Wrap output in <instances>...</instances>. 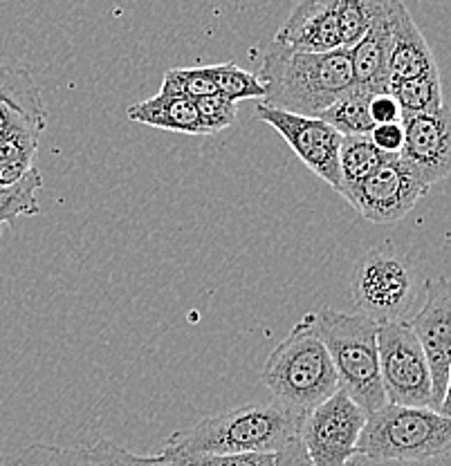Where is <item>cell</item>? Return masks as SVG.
Returning <instances> with one entry per match:
<instances>
[{"label": "cell", "instance_id": "cell-34", "mask_svg": "<svg viewBox=\"0 0 451 466\" xmlns=\"http://www.w3.org/2000/svg\"><path fill=\"white\" fill-rule=\"evenodd\" d=\"M346 466H362L360 464V458H355V460H351V462H348Z\"/></svg>", "mask_w": 451, "mask_h": 466}, {"label": "cell", "instance_id": "cell-3", "mask_svg": "<svg viewBox=\"0 0 451 466\" xmlns=\"http://www.w3.org/2000/svg\"><path fill=\"white\" fill-rule=\"evenodd\" d=\"M261 379L272 400L297 415L299 421L342 390L331 354L317 329V314H305L272 350Z\"/></svg>", "mask_w": 451, "mask_h": 466}, {"label": "cell", "instance_id": "cell-21", "mask_svg": "<svg viewBox=\"0 0 451 466\" xmlns=\"http://www.w3.org/2000/svg\"><path fill=\"white\" fill-rule=\"evenodd\" d=\"M389 92L395 96L397 104H400L402 115L434 113V110L445 106L440 72L415 76V79L395 81V84H391Z\"/></svg>", "mask_w": 451, "mask_h": 466}, {"label": "cell", "instance_id": "cell-35", "mask_svg": "<svg viewBox=\"0 0 451 466\" xmlns=\"http://www.w3.org/2000/svg\"><path fill=\"white\" fill-rule=\"evenodd\" d=\"M0 466H3V460H0Z\"/></svg>", "mask_w": 451, "mask_h": 466}, {"label": "cell", "instance_id": "cell-32", "mask_svg": "<svg viewBox=\"0 0 451 466\" xmlns=\"http://www.w3.org/2000/svg\"><path fill=\"white\" fill-rule=\"evenodd\" d=\"M438 412L445 417H451V363L447 370V388H445V395H443V401H440Z\"/></svg>", "mask_w": 451, "mask_h": 466}, {"label": "cell", "instance_id": "cell-2", "mask_svg": "<svg viewBox=\"0 0 451 466\" xmlns=\"http://www.w3.org/2000/svg\"><path fill=\"white\" fill-rule=\"evenodd\" d=\"M294 437H299L297 415L276 401H254L205 417L191 429L173 433L159 455L176 462L191 455L279 453Z\"/></svg>", "mask_w": 451, "mask_h": 466}, {"label": "cell", "instance_id": "cell-30", "mask_svg": "<svg viewBox=\"0 0 451 466\" xmlns=\"http://www.w3.org/2000/svg\"><path fill=\"white\" fill-rule=\"evenodd\" d=\"M276 466H313L301 437H294L276 453Z\"/></svg>", "mask_w": 451, "mask_h": 466}, {"label": "cell", "instance_id": "cell-33", "mask_svg": "<svg viewBox=\"0 0 451 466\" xmlns=\"http://www.w3.org/2000/svg\"><path fill=\"white\" fill-rule=\"evenodd\" d=\"M3 466H36V464H34L32 460L27 458L26 451H21V453L14 455V458L9 460V462H3Z\"/></svg>", "mask_w": 451, "mask_h": 466}, {"label": "cell", "instance_id": "cell-7", "mask_svg": "<svg viewBox=\"0 0 451 466\" xmlns=\"http://www.w3.org/2000/svg\"><path fill=\"white\" fill-rule=\"evenodd\" d=\"M377 350L386 404L434 408L431 368L409 320L382 323L377 328Z\"/></svg>", "mask_w": 451, "mask_h": 466}, {"label": "cell", "instance_id": "cell-5", "mask_svg": "<svg viewBox=\"0 0 451 466\" xmlns=\"http://www.w3.org/2000/svg\"><path fill=\"white\" fill-rule=\"evenodd\" d=\"M357 455L373 462H426L451 455V417L434 408L386 404L371 412Z\"/></svg>", "mask_w": 451, "mask_h": 466}, {"label": "cell", "instance_id": "cell-28", "mask_svg": "<svg viewBox=\"0 0 451 466\" xmlns=\"http://www.w3.org/2000/svg\"><path fill=\"white\" fill-rule=\"evenodd\" d=\"M368 113H371L373 126L400 124L402 121V108L391 92H377V95H373L371 104H368Z\"/></svg>", "mask_w": 451, "mask_h": 466}, {"label": "cell", "instance_id": "cell-24", "mask_svg": "<svg viewBox=\"0 0 451 466\" xmlns=\"http://www.w3.org/2000/svg\"><path fill=\"white\" fill-rule=\"evenodd\" d=\"M159 92L198 101L218 90L211 79L210 67H173V70H169L167 75H164Z\"/></svg>", "mask_w": 451, "mask_h": 466}, {"label": "cell", "instance_id": "cell-26", "mask_svg": "<svg viewBox=\"0 0 451 466\" xmlns=\"http://www.w3.org/2000/svg\"><path fill=\"white\" fill-rule=\"evenodd\" d=\"M196 108L207 135H216L220 130L231 128L236 121V104L227 99V96H222L220 92H213L210 96L198 99Z\"/></svg>", "mask_w": 451, "mask_h": 466}, {"label": "cell", "instance_id": "cell-31", "mask_svg": "<svg viewBox=\"0 0 451 466\" xmlns=\"http://www.w3.org/2000/svg\"><path fill=\"white\" fill-rule=\"evenodd\" d=\"M121 462L124 466H178L171 460H167L164 455H133L126 449H121Z\"/></svg>", "mask_w": 451, "mask_h": 466}, {"label": "cell", "instance_id": "cell-25", "mask_svg": "<svg viewBox=\"0 0 451 466\" xmlns=\"http://www.w3.org/2000/svg\"><path fill=\"white\" fill-rule=\"evenodd\" d=\"M373 12H375V0H339L337 21L342 47L353 50L366 36Z\"/></svg>", "mask_w": 451, "mask_h": 466}, {"label": "cell", "instance_id": "cell-11", "mask_svg": "<svg viewBox=\"0 0 451 466\" xmlns=\"http://www.w3.org/2000/svg\"><path fill=\"white\" fill-rule=\"evenodd\" d=\"M425 303L409 320L418 337L434 381V410H438L447 388L451 363V276L425 280Z\"/></svg>", "mask_w": 451, "mask_h": 466}, {"label": "cell", "instance_id": "cell-8", "mask_svg": "<svg viewBox=\"0 0 451 466\" xmlns=\"http://www.w3.org/2000/svg\"><path fill=\"white\" fill-rule=\"evenodd\" d=\"M368 412L343 390L319 404L299 421V437L313 466H346L357 455V444Z\"/></svg>", "mask_w": 451, "mask_h": 466}, {"label": "cell", "instance_id": "cell-16", "mask_svg": "<svg viewBox=\"0 0 451 466\" xmlns=\"http://www.w3.org/2000/svg\"><path fill=\"white\" fill-rule=\"evenodd\" d=\"M126 115L135 124L150 126V128L173 130V133L184 135H207L202 128L200 115H198L196 101L164 95V92H158L147 101L133 104Z\"/></svg>", "mask_w": 451, "mask_h": 466}, {"label": "cell", "instance_id": "cell-19", "mask_svg": "<svg viewBox=\"0 0 451 466\" xmlns=\"http://www.w3.org/2000/svg\"><path fill=\"white\" fill-rule=\"evenodd\" d=\"M391 155L382 153L368 135H355V137H343L339 148V175H342V191L339 196H346L351 188L371 177Z\"/></svg>", "mask_w": 451, "mask_h": 466}, {"label": "cell", "instance_id": "cell-17", "mask_svg": "<svg viewBox=\"0 0 451 466\" xmlns=\"http://www.w3.org/2000/svg\"><path fill=\"white\" fill-rule=\"evenodd\" d=\"M38 133L26 119L14 121L0 133V187H12L34 168Z\"/></svg>", "mask_w": 451, "mask_h": 466}, {"label": "cell", "instance_id": "cell-4", "mask_svg": "<svg viewBox=\"0 0 451 466\" xmlns=\"http://www.w3.org/2000/svg\"><path fill=\"white\" fill-rule=\"evenodd\" d=\"M317 314V329L326 343L337 372L339 388L371 412L386 406L384 383L380 370V350H377V328L380 325L364 314H348L323 308Z\"/></svg>", "mask_w": 451, "mask_h": 466}, {"label": "cell", "instance_id": "cell-22", "mask_svg": "<svg viewBox=\"0 0 451 466\" xmlns=\"http://www.w3.org/2000/svg\"><path fill=\"white\" fill-rule=\"evenodd\" d=\"M43 188V175L34 167L23 179L12 187H0V233L14 225L16 218L36 216L41 211L38 191Z\"/></svg>", "mask_w": 451, "mask_h": 466}, {"label": "cell", "instance_id": "cell-13", "mask_svg": "<svg viewBox=\"0 0 451 466\" xmlns=\"http://www.w3.org/2000/svg\"><path fill=\"white\" fill-rule=\"evenodd\" d=\"M339 0H301L276 32L274 43L297 52H333L342 47Z\"/></svg>", "mask_w": 451, "mask_h": 466}, {"label": "cell", "instance_id": "cell-29", "mask_svg": "<svg viewBox=\"0 0 451 466\" xmlns=\"http://www.w3.org/2000/svg\"><path fill=\"white\" fill-rule=\"evenodd\" d=\"M371 142L386 155H400L402 146H405V126L400 124H384V126H373L371 130Z\"/></svg>", "mask_w": 451, "mask_h": 466}, {"label": "cell", "instance_id": "cell-12", "mask_svg": "<svg viewBox=\"0 0 451 466\" xmlns=\"http://www.w3.org/2000/svg\"><path fill=\"white\" fill-rule=\"evenodd\" d=\"M405 146L400 157L422 184L440 182L451 175V108L447 104L434 113L402 115Z\"/></svg>", "mask_w": 451, "mask_h": 466}, {"label": "cell", "instance_id": "cell-15", "mask_svg": "<svg viewBox=\"0 0 451 466\" xmlns=\"http://www.w3.org/2000/svg\"><path fill=\"white\" fill-rule=\"evenodd\" d=\"M431 72H438L434 52L411 18L409 9L405 7L402 0H397L395 9H393V43L389 55L391 84L431 75Z\"/></svg>", "mask_w": 451, "mask_h": 466}, {"label": "cell", "instance_id": "cell-27", "mask_svg": "<svg viewBox=\"0 0 451 466\" xmlns=\"http://www.w3.org/2000/svg\"><path fill=\"white\" fill-rule=\"evenodd\" d=\"M178 466H276V453H236V455H191L176 460Z\"/></svg>", "mask_w": 451, "mask_h": 466}, {"label": "cell", "instance_id": "cell-20", "mask_svg": "<svg viewBox=\"0 0 451 466\" xmlns=\"http://www.w3.org/2000/svg\"><path fill=\"white\" fill-rule=\"evenodd\" d=\"M371 92L362 90V87L353 86L346 95L339 96L337 101L328 110L319 115V119L333 126L342 137H355V135H371L373 119L368 113V104H371Z\"/></svg>", "mask_w": 451, "mask_h": 466}, {"label": "cell", "instance_id": "cell-1", "mask_svg": "<svg viewBox=\"0 0 451 466\" xmlns=\"http://www.w3.org/2000/svg\"><path fill=\"white\" fill-rule=\"evenodd\" d=\"M265 84L261 104L285 113L319 116L355 86L351 50L297 52L272 43L259 70Z\"/></svg>", "mask_w": 451, "mask_h": 466}, {"label": "cell", "instance_id": "cell-18", "mask_svg": "<svg viewBox=\"0 0 451 466\" xmlns=\"http://www.w3.org/2000/svg\"><path fill=\"white\" fill-rule=\"evenodd\" d=\"M0 106L27 119L36 130H46L47 110L32 75L21 67L0 66Z\"/></svg>", "mask_w": 451, "mask_h": 466}, {"label": "cell", "instance_id": "cell-23", "mask_svg": "<svg viewBox=\"0 0 451 466\" xmlns=\"http://www.w3.org/2000/svg\"><path fill=\"white\" fill-rule=\"evenodd\" d=\"M210 70L216 90L234 104L245 99H265V84L254 72L242 70L236 63H218L210 66Z\"/></svg>", "mask_w": 451, "mask_h": 466}, {"label": "cell", "instance_id": "cell-14", "mask_svg": "<svg viewBox=\"0 0 451 466\" xmlns=\"http://www.w3.org/2000/svg\"><path fill=\"white\" fill-rule=\"evenodd\" d=\"M397 0H375L371 27L351 50L355 86L377 95L389 92V55L393 43V9Z\"/></svg>", "mask_w": 451, "mask_h": 466}, {"label": "cell", "instance_id": "cell-10", "mask_svg": "<svg viewBox=\"0 0 451 466\" xmlns=\"http://www.w3.org/2000/svg\"><path fill=\"white\" fill-rule=\"evenodd\" d=\"M429 191L418 175L411 171L400 155H391L371 177L346 193V200L360 216L375 225H393L402 220Z\"/></svg>", "mask_w": 451, "mask_h": 466}, {"label": "cell", "instance_id": "cell-6", "mask_svg": "<svg viewBox=\"0 0 451 466\" xmlns=\"http://www.w3.org/2000/svg\"><path fill=\"white\" fill-rule=\"evenodd\" d=\"M351 291L360 314L382 325L406 320L418 300L420 283L409 258L393 242H382L355 265Z\"/></svg>", "mask_w": 451, "mask_h": 466}, {"label": "cell", "instance_id": "cell-9", "mask_svg": "<svg viewBox=\"0 0 451 466\" xmlns=\"http://www.w3.org/2000/svg\"><path fill=\"white\" fill-rule=\"evenodd\" d=\"M256 119L272 126L294 150L301 162L319 179H323L333 191H342L339 148H342L343 137L333 126H328L319 116L285 113V110L270 108L265 104H259L256 108Z\"/></svg>", "mask_w": 451, "mask_h": 466}]
</instances>
